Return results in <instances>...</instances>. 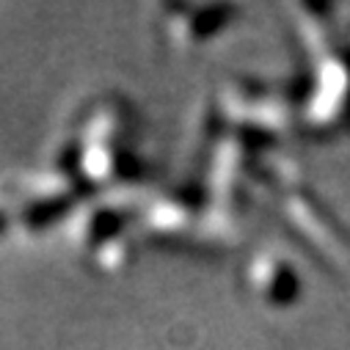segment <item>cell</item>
<instances>
[{"mask_svg":"<svg viewBox=\"0 0 350 350\" xmlns=\"http://www.w3.org/2000/svg\"><path fill=\"white\" fill-rule=\"evenodd\" d=\"M256 196H273L271 202H276V210L290 232L298 234L328 268L350 276V232L312 196L298 165L284 157H265Z\"/></svg>","mask_w":350,"mask_h":350,"instance_id":"2","label":"cell"},{"mask_svg":"<svg viewBox=\"0 0 350 350\" xmlns=\"http://www.w3.org/2000/svg\"><path fill=\"white\" fill-rule=\"evenodd\" d=\"M290 14L312 64L298 108L301 127L312 135H331L350 124V39L336 25L331 6L295 3Z\"/></svg>","mask_w":350,"mask_h":350,"instance_id":"1","label":"cell"},{"mask_svg":"<svg viewBox=\"0 0 350 350\" xmlns=\"http://www.w3.org/2000/svg\"><path fill=\"white\" fill-rule=\"evenodd\" d=\"M218 116L226 130L268 144L282 133L301 127V100L276 85H262L256 80H226L218 94Z\"/></svg>","mask_w":350,"mask_h":350,"instance_id":"3","label":"cell"},{"mask_svg":"<svg viewBox=\"0 0 350 350\" xmlns=\"http://www.w3.org/2000/svg\"><path fill=\"white\" fill-rule=\"evenodd\" d=\"M133 116L122 103L97 108L85 122L77 144V168L94 185H119L138 168L130 149Z\"/></svg>","mask_w":350,"mask_h":350,"instance_id":"4","label":"cell"},{"mask_svg":"<svg viewBox=\"0 0 350 350\" xmlns=\"http://www.w3.org/2000/svg\"><path fill=\"white\" fill-rule=\"evenodd\" d=\"M245 284H248V293L259 304L282 309L298 301L301 271L284 251L262 245L245 262Z\"/></svg>","mask_w":350,"mask_h":350,"instance_id":"5","label":"cell"},{"mask_svg":"<svg viewBox=\"0 0 350 350\" xmlns=\"http://www.w3.org/2000/svg\"><path fill=\"white\" fill-rule=\"evenodd\" d=\"M237 6L229 3H185V6H165L163 9V33L165 39L180 47L193 50L210 42L229 20L237 14Z\"/></svg>","mask_w":350,"mask_h":350,"instance_id":"6","label":"cell"}]
</instances>
